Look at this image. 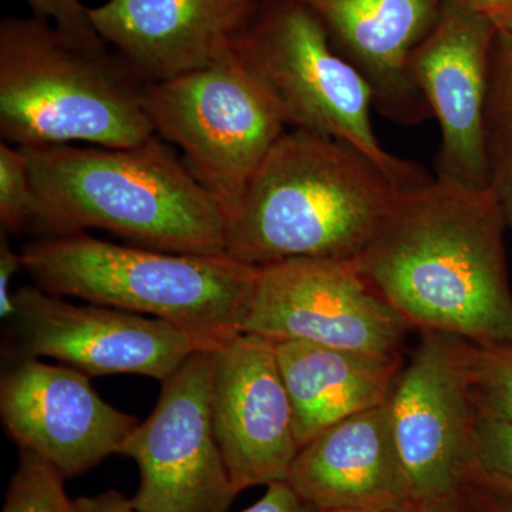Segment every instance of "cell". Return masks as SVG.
Returning a JSON list of instances; mask_svg holds the SVG:
<instances>
[{
	"instance_id": "d6a6232c",
	"label": "cell",
	"mask_w": 512,
	"mask_h": 512,
	"mask_svg": "<svg viewBox=\"0 0 512 512\" xmlns=\"http://www.w3.org/2000/svg\"><path fill=\"white\" fill-rule=\"evenodd\" d=\"M298 2L306 3V5H309V3L312 2V0H298Z\"/></svg>"
},
{
	"instance_id": "e0dca14e",
	"label": "cell",
	"mask_w": 512,
	"mask_h": 512,
	"mask_svg": "<svg viewBox=\"0 0 512 512\" xmlns=\"http://www.w3.org/2000/svg\"><path fill=\"white\" fill-rule=\"evenodd\" d=\"M286 483L316 511L417 508L404 480L387 403L313 437L293 460Z\"/></svg>"
},
{
	"instance_id": "2e32d148",
	"label": "cell",
	"mask_w": 512,
	"mask_h": 512,
	"mask_svg": "<svg viewBox=\"0 0 512 512\" xmlns=\"http://www.w3.org/2000/svg\"><path fill=\"white\" fill-rule=\"evenodd\" d=\"M309 6L369 84L380 114L407 127L431 117L410 62L439 20L443 0H312Z\"/></svg>"
},
{
	"instance_id": "4dcf8cb0",
	"label": "cell",
	"mask_w": 512,
	"mask_h": 512,
	"mask_svg": "<svg viewBox=\"0 0 512 512\" xmlns=\"http://www.w3.org/2000/svg\"><path fill=\"white\" fill-rule=\"evenodd\" d=\"M417 512H473L468 504L463 490L443 500L433 501V503L423 504L417 507Z\"/></svg>"
},
{
	"instance_id": "52a82bcc",
	"label": "cell",
	"mask_w": 512,
	"mask_h": 512,
	"mask_svg": "<svg viewBox=\"0 0 512 512\" xmlns=\"http://www.w3.org/2000/svg\"><path fill=\"white\" fill-rule=\"evenodd\" d=\"M143 104L154 134L178 148L225 217L291 130L275 94L237 52L205 69L144 84Z\"/></svg>"
},
{
	"instance_id": "4fadbf2b",
	"label": "cell",
	"mask_w": 512,
	"mask_h": 512,
	"mask_svg": "<svg viewBox=\"0 0 512 512\" xmlns=\"http://www.w3.org/2000/svg\"><path fill=\"white\" fill-rule=\"evenodd\" d=\"M212 420L238 493L281 483L301 446L276 343L239 333L215 349Z\"/></svg>"
},
{
	"instance_id": "8fae6325",
	"label": "cell",
	"mask_w": 512,
	"mask_h": 512,
	"mask_svg": "<svg viewBox=\"0 0 512 512\" xmlns=\"http://www.w3.org/2000/svg\"><path fill=\"white\" fill-rule=\"evenodd\" d=\"M20 357H52L89 377L140 375L164 382L188 357L222 343L163 319L74 305L37 286L13 295Z\"/></svg>"
},
{
	"instance_id": "cb8c5ba5",
	"label": "cell",
	"mask_w": 512,
	"mask_h": 512,
	"mask_svg": "<svg viewBox=\"0 0 512 512\" xmlns=\"http://www.w3.org/2000/svg\"><path fill=\"white\" fill-rule=\"evenodd\" d=\"M474 461L512 488V423L478 413Z\"/></svg>"
},
{
	"instance_id": "7c38bea8",
	"label": "cell",
	"mask_w": 512,
	"mask_h": 512,
	"mask_svg": "<svg viewBox=\"0 0 512 512\" xmlns=\"http://www.w3.org/2000/svg\"><path fill=\"white\" fill-rule=\"evenodd\" d=\"M497 29L443 2L439 20L410 62L414 83L440 127L437 178L488 188L487 109Z\"/></svg>"
},
{
	"instance_id": "5bb4252c",
	"label": "cell",
	"mask_w": 512,
	"mask_h": 512,
	"mask_svg": "<svg viewBox=\"0 0 512 512\" xmlns=\"http://www.w3.org/2000/svg\"><path fill=\"white\" fill-rule=\"evenodd\" d=\"M0 417L10 439L76 477L119 453L138 420L104 402L90 377L67 365L19 357L0 382Z\"/></svg>"
},
{
	"instance_id": "ffe728a7",
	"label": "cell",
	"mask_w": 512,
	"mask_h": 512,
	"mask_svg": "<svg viewBox=\"0 0 512 512\" xmlns=\"http://www.w3.org/2000/svg\"><path fill=\"white\" fill-rule=\"evenodd\" d=\"M66 477L45 458L19 447V463L6 491L2 512H73Z\"/></svg>"
},
{
	"instance_id": "f1b7e54d",
	"label": "cell",
	"mask_w": 512,
	"mask_h": 512,
	"mask_svg": "<svg viewBox=\"0 0 512 512\" xmlns=\"http://www.w3.org/2000/svg\"><path fill=\"white\" fill-rule=\"evenodd\" d=\"M490 22L498 33H512V0H443Z\"/></svg>"
},
{
	"instance_id": "83f0119b",
	"label": "cell",
	"mask_w": 512,
	"mask_h": 512,
	"mask_svg": "<svg viewBox=\"0 0 512 512\" xmlns=\"http://www.w3.org/2000/svg\"><path fill=\"white\" fill-rule=\"evenodd\" d=\"M19 269H23L22 252H16L8 239V232L0 237V316L3 320H12L15 315V302L10 292L12 278Z\"/></svg>"
},
{
	"instance_id": "30bf717a",
	"label": "cell",
	"mask_w": 512,
	"mask_h": 512,
	"mask_svg": "<svg viewBox=\"0 0 512 512\" xmlns=\"http://www.w3.org/2000/svg\"><path fill=\"white\" fill-rule=\"evenodd\" d=\"M387 400L414 507L457 494L476 460L478 412L456 336L417 332Z\"/></svg>"
},
{
	"instance_id": "603a6c76",
	"label": "cell",
	"mask_w": 512,
	"mask_h": 512,
	"mask_svg": "<svg viewBox=\"0 0 512 512\" xmlns=\"http://www.w3.org/2000/svg\"><path fill=\"white\" fill-rule=\"evenodd\" d=\"M32 9L35 18L52 20L55 28L59 29L70 39L82 43L92 49L109 47L101 39L94 28L90 8L82 0H25Z\"/></svg>"
},
{
	"instance_id": "d4e9b609",
	"label": "cell",
	"mask_w": 512,
	"mask_h": 512,
	"mask_svg": "<svg viewBox=\"0 0 512 512\" xmlns=\"http://www.w3.org/2000/svg\"><path fill=\"white\" fill-rule=\"evenodd\" d=\"M473 512H512V488L473 464L463 488Z\"/></svg>"
},
{
	"instance_id": "7a4b0ae2",
	"label": "cell",
	"mask_w": 512,
	"mask_h": 512,
	"mask_svg": "<svg viewBox=\"0 0 512 512\" xmlns=\"http://www.w3.org/2000/svg\"><path fill=\"white\" fill-rule=\"evenodd\" d=\"M45 237L103 229L137 247L221 255L227 217L183 157L154 134L134 147L22 148Z\"/></svg>"
},
{
	"instance_id": "ac0fdd59",
	"label": "cell",
	"mask_w": 512,
	"mask_h": 512,
	"mask_svg": "<svg viewBox=\"0 0 512 512\" xmlns=\"http://www.w3.org/2000/svg\"><path fill=\"white\" fill-rule=\"evenodd\" d=\"M299 446L333 424L389 400L406 356H379L315 343H276Z\"/></svg>"
},
{
	"instance_id": "44dd1931",
	"label": "cell",
	"mask_w": 512,
	"mask_h": 512,
	"mask_svg": "<svg viewBox=\"0 0 512 512\" xmlns=\"http://www.w3.org/2000/svg\"><path fill=\"white\" fill-rule=\"evenodd\" d=\"M36 200L28 158L22 148L0 143V222L8 234H22L35 224Z\"/></svg>"
},
{
	"instance_id": "277c9868",
	"label": "cell",
	"mask_w": 512,
	"mask_h": 512,
	"mask_svg": "<svg viewBox=\"0 0 512 512\" xmlns=\"http://www.w3.org/2000/svg\"><path fill=\"white\" fill-rule=\"evenodd\" d=\"M144 84L110 47L35 16L0 23V136L12 146H138L154 136Z\"/></svg>"
},
{
	"instance_id": "f546056e",
	"label": "cell",
	"mask_w": 512,
	"mask_h": 512,
	"mask_svg": "<svg viewBox=\"0 0 512 512\" xmlns=\"http://www.w3.org/2000/svg\"><path fill=\"white\" fill-rule=\"evenodd\" d=\"M73 512H140L128 498L119 491H104L92 497L73 500Z\"/></svg>"
},
{
	"instance_id": "7402d4cb",
	"label": "cell",
	"mask_w": 512,
	"mask_h": 512,
	"mask_svg": "<svg viewBox=\"0 0 512 512\" xmlns=\"http://www.w3.org/2000/svg\"><path fill=\"white\" fill-rule=\"evenodd\" d=\"M488 144L512 143V33H498L491 62Z\"/></svg>"
},
{
	"instance_id": "6da1fadb",
	"label": "cell",
	"mask_w": 512,
	"mask_h": 512,
	"mask_svg": "<svg viewBox=\"0 0 512 512\" xmlns=\"http://www.w3.org/2000/svg\"><path fill=\"white\" fill-rule=\"evenodd\" d=\"M505 227L490 188L431 178L399 191L353 264L416 332L512 342Z\"/></svg>"
},
{
	"instance_id": "3957f363",
	"label": "cell",
	"mask_w": 512,
	"mask_h": 512,
	"mask_svg": "<svg viewBox=\"0 0 512 512\" xmlns=\"http://www.w3.org/2000/svg\"><path fill=\"white\" fill-rule=\"evenodd\" d=\"M400 190L355 147L291 128L228 215L225 251L256 268L295 259L353 261Z\"/></svg>"
},
{
	"instance_id": "9c48e42d",
	"label": "cell",
	"mask_w": 512,
	"mask_h": 512,
	"mask_svg": "<svg viewBox=\"0 0 512 512\" xmlns=\"http://www.w3.org/2000/svg\"><path fill=\"white\" fill-rule=\"evenodd\" d=\"M242 333L272 342L315 343L379 356H406L413 326L353 261L295 259L259 268Z\"/></svg>"
},
{
	"instance_id": "1f68e13d",
	"label": "cell",
	"mask_w": 512,
	"mask_h": 512,
	"mask_svg": "<svg viewBox=\"0 0 512 512\" xmlns=\"http://www.w3.org/2000/svg\"><path fill=\"white\" fill-rule=\"evenodd\" d=\"M318 512H417V508H356V510H333Z\"/></svg>"
},
{
	"instance_id": "8992f818",
	"label": "cell",
	"mask_w": 512,
	"mask_h": 512,
	"mask_svg": "<svg viewBox=\"0 0 512 512\" xmlns=\"http://www.w3.org/2000/svg\"><path fill=\"white\" fill-rule=\"evenodd\" d=\"M237 53L268 84L291 128L355 147L399 188L431 180L421 165L384 150L373 128L369 84L333 45L311 6L268 0Z\"/></svg>"
},
{
	"instance_id": "5b68a950",
	"label": "cell",
	"mask_w": 512,
	"mask_h": 512,
	"mask_svg": "<svg viewBox=\"0 0 512 512\" xmlns=\"http://www.w3.org/2000/svg\"><path fill=\"white\" fill-rule=\"evenodd\" d=\"M20 252L23 271L50 295L163 319L218 343L242 333L259 276L228 254H175L86 232L36 239Z\"/></svg>"
},
{
	"instance_id": "ba28073f",
	"label": "cell",
	"mask_w": 512,
	"mask_h": 512,
	"mask_svg": "<svg viewBox=\"0 0 512 512\" xmlns=\"http://www.w3.org/2000/svg\"><path fill=\"white\" fill-rule=\"evenodd\" d=\"M215 349L194 353L161 382L153 412L121 444L117 454L140 471L137 511L228 512L239 494L212 420Z\"/></svg>"
},
{
	"instance_id": "484cf974",
	"label": "cell",
	"mask_w": 512,
	"mask_h": 512,
	"mask_svg": "<svg viewBox=\"0 0 512 512\" xmlns=\"http://www.w3.org/2000/svg\"><path fill=\"white\" fill-rule=\"evenodd\" d=\"M488 188L500 205L505 225L512 231V143H491Z\"/></svg>"
},
{
	"instance_id": "d6986e66",
	"label": "cell",
	"mask_w": 512,
	"mask_h": 512,
	"mask_svg": "<svg viewBox=\"0 0 512 512\" xmlns=\"http://www.w3.org/2000/svg\"><path fill=\"white\" fill-rule=\"evenodd\" d=\"M457 353L477 412L512 423V342L480 345L457 338Z\"/></svg>"
},
{
	"instance_id": "9a60e30c",
	"label": "cell",
	"mask_w": 512,
	"mask_h": 512,
	"mask_svg": "<svg viewBox=\"0 0 512 512\" xmlns=\"http://www.w3.org/2000/svg\"><path fill=\"white\" fill-rule=\"evenodd\" d=\"M268 0H107L94 28L144 83L205 69L237 52Z\"/></svg>"
},
{
	"instance_id": "4316f807",
	"label": "cell",
	"mask_w": 512,
	"mask_h": 512,
	"mask_svg": "<svg viewBox=\"0 0 512 512\" xmlns=\"http://www.w3.org/2000/svg\"><path fill=\"white\" fill-rule=\"evenodd\" d=\"M239 512H318L311 504L302 500L286 483H274L266 487L265 494L251 507Z\"/></svg>"
}]
</instances>
